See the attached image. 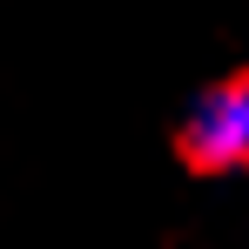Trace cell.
<instances>
[{
    "label": "cell",
    "mask_w": 249,
    "mask_h": 249,
    "mask_svg": "<svg viewBox=\"0 0 249 249\" xmlns=\"http://www.w3.org/2000/svg\"><path fill=\"white\" fill-rule=\"evenodd\" d=\"M182 148L202 168H249V74L215 81L182 115Z\"/></svg>",
    "instance_id": "6da1fadb"
}]
</instances>
